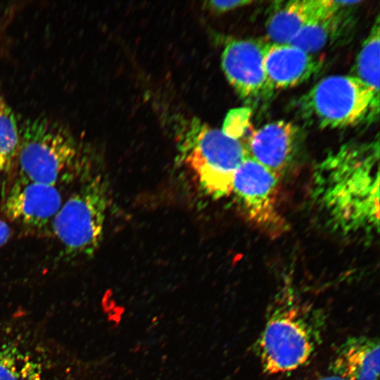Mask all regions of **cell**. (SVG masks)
I'll use <instances>...</instances> for the list:
<instances>
[{
  "label": "cell",
  "mask_w": 380,
  "mask_h": 380,
  "mask_svg": "<svg viewBox=\"0 0 380 380\" xmlns=\"http://www.w3.org/2000/svg\"><path fill=\"white\" fill-rule=\"evenodd\" d=\"M191 124L179 144L182 160L207 195L229 196L234 174L248 156L246 142L223 129Z\"/></svg>",
  "instance_id": "5"
},
{
  "label": "cell",
  "mask_w": 380,
  "mask_h": 380,
  "mask_svg": "<svg viewBox=\"0 0 380 380\" xmlns=\"http://www.w3.org/2000/svg\"><path fill=\"white\" fill-rule=\"evenodd\" d=\"M251 3L253 1L249 0L210 1L208 6L216 12L222 13L247 6Z\"/></svg>",
  "instance_id": "18"
},
{
  "label": "cell",
  "mask_w": 380,
  "mask_h": 380,
  "mask_svg": "<svg viewBox=\"0 0 380 380\" xmlns=\"http://www.w3.org/2000/svg\"><path fill=\"white\" fill-rule=\"evenodd\" d=\"M329 369L331 374L347 380H378L379 339L366 336L348 338L337 348Z\"/></svg>",
  "instance_id": "13"
},
{
  "label": "cell",
  "mask_w": 380,
  "mask_h": 380,
  "mask_svg": "<svg viewBox=\"0 0 380 380\" xmlns=\"http://www.w3.org/2000/svg\"><path fill=\"white\" fill-rule=\"evenodd\" d=\"M318 380H347V379L336 376V375L331 374L329 376L320 378Z\"/></svg>",
  "instance_id": "20"
},
{
  "label": "cell",
  "mask_w": 380,
  "mask_h": 380,
  "mask_svg": "<svg viewBox=\"0 0 380 380\" xmlns=\"http://www.w3.org/2000/svg\"><path fill=\"white\" fill-rule=\"evenodd\" d=\"M13 167L17 175L59 186L77 179L89 165L82 148L63 125L43 118L26 119Z\"/></svg>",
  "instance_id": "3"
},
{
  "label": "cell",
  "mask_w": 380,
  "mask_h": 380,
  "mask_svg": "<svg viewBox=\"0 0 380 380\" xmlns=\"http://www.w3.org/2000/svg\"><path fill=\"white\" fill-rule=\"evenodd\" d=\"M75 190L63 203L51 231L65 259L93 255L103 236L108 205L107 186L101 175L87 166L77 178Z\"/></svg>",
  "instance_id": "4"
},
{
  "label": "cell",
  "mask_w": 380,
  "mask_h": 380,
  "mask_svg": "<svg viewBox=\"0 0 380 380\" xmlns=\"http://www.w3.org/2000/svg\"><path fill=\"white\" fill-rule=\"evenodd\" d=\"M20 142V126L15 114L0 95V164L12 169Z\"/></svg>",
  "instance_id": "17"
},
{
  "label": "cell",
  "mask_w": 380,
  "mask_h": 380,
  "mask_svg": "<svg viewBox=\"0 0 380 380\" xmlns=\"http://www.w3.org/2000/svg\"><path fill=\"white\" fill-rule=\"evenodd\" d=\"M12 229L8 221L0 217V248L3 247L12 236Z\"/></svg>",
  "instance_id": "19"
},
{
  "label": "cell",
  "mask_w": 380,
  "mask_h": 380,
  "mask_svg": "<svg viewBox=\"0 0 380 380\" xmlns=\"http://www.w3.org/2000/svg\"><path fill=\"white\" fill-rule=\"evenodd\" d=\"M379 17L373 24L357 54L353 75L373 92L379 100Z\"/></svg>",
  "instance_id": "16"
},
{
  "label": "cell",
  "mask_w": 380,
  "mask_h": 380,
  "mask_svg": "<svg viewBox=\"0 0 380 380\" xmlns=\"http://www.w3.org/2000/svg\"><path fill=\"white\" fill-rule=\"evenodd\" d=\"M300 114L320 128L353 127L379 116V100L353 75H333L317 82L298 101Z\"/></svg>",
  "instance_id": "6"
},
{
  "label": "cell",
  "mask_w": 380,
  "mask_h": 380,
  "mask_svg": "<svg viewBox=\"0 0 380 380\" xmlns=\"http://www.w3.org/2000/svg\"><path fill=\"white\" fill-rule=\"evenodd\" d=\"M362 1H333L291 41L304 51L315 53L348 38L355 26L353 7Z\"/></svg>",
  "instance_id": "11"
},
{
  "label": "cell",
  "mask_w": 380,
  "mask_h": 380,
  "mask_svg": "<svg viewBox=\"0 0 380 380\" xmlns=\"http://www.w3.org/2000/svg\"><path fill=\"white\" fill-rule=\"evenodd\" d=\"M17 341H0V380H46L39 357Z\"/></svg>",
  "instance_id": "15"
},
{
  "label": "cell",
  "mask_w": 380,
  "mask_h": 380,
  "mask_svg": "<svg viewBox=\"0 0 380 380\" xmlns=\"http://www.w3.org/2000/svg\"><path fill=\"white\" fill-rule=\"evenodd\" d=\"M379 141L349 142L317 165L312 201L333 230L345 236H369L379 224Z\"/></svg>",
  "instance_id": "1"
},
{
  "label": "cell",
  "mask_w": 380,
  "mask_h": 380,
  "mask_svg": "<svg viewBox=\"0 0 380 380\" xmlns=\"http://www.w3.org/2000/svg\"><path fill=\"white\" fill-rule=\"evenodd\" d=\"M63 203L58 186L16 175L4 192L1 210L8 221L41 232L51 227Z\"/></svg>",
  "instance_id": "8"
},
{
  "label": "cell",
  "mask_w": 380,
  "mask_h": 380,
  "mask_svg": "<svg viewBox=\"0 0 380 380\" xmlns=\"http://www.w3.org/2000/svg\"><path fill=\"white\" fill-rule=\"evenodd\" d=\"M265 68L272 91L301 84L322 68V58L308 53L290 44H275L266 41Z\"/></svg>",
  "instance_id": "12"
},
{
  "label": "cell",
  "mask_w": 380,
  "mask_h": 380,
  "mask_svg": "<svg viewBox=\"0 0 380 380\" xmlns=\"http://www.w3.org/2000/svg\"><path fill=\"white\" fill-rule=\"evenodd\" d=\"M5 172V171H4V167H3L1 165V164H0V175H1L2 172Z\"/></svg>",
  "instance_id": "21"
},
{
  "label": "cell",
  "mask_w": 380,
  "mask_h": 380,
  "mask_svg": "<svg viewBox=\"0 0 380 380\" xmlns=\"http://www.w3.org/2000/svg\"><path fill=\"white\" fill-rule=\"evenodd\" d=\"M265 43L257 39H234L223 49V72L241 99H255L272 92L265 68Z\"/></svg>",
  "instance_id": "9"
},
{
  "label": "cell",
  "mask_w": 380,
  "mask_h": 380,
  "mask_svg": "<svg viewBox=\"0 0 380 380\" xmlns=\"http://www.w3.org/2000/svg\"><path fill=\"white\" fill-rule=\"evenodd\" d=\"M330 3L331 0H291L279 5L266 22L267 42L289 44Z\"/></svg>",
  "instance_id": "14"
},
{
  "label": "cell",
  "mask_w": 380,
  "mask_h": 380,
  "mask_svg": "<svg viewBox=\"0 0 380 380\" xmlns=\"http://www.w3.org/2000/svg\"><path fill=\"white\" fill-rule=\"evenodd\" d=\"M279 176L248 156L236 168L231 194L245 217L269 236L286 227L279 210Z\"/></svg>",
  "instance_id": "7"
},
{
  "label": "cell",
  "mask_w": 380,
  "mask_h": 380,
  "mask_svg": "<svg viewBox=\"0 0 380 380\" xmlns=\"http://www.w3.org/2000/svg\"><path fill=\"white\" fill-rule=\"evenodd\" d=\"M301 139L299 126L281 120L253 130L246 145L250 157L279 177L293 160Z\"/></svg>",
  "instance_id": "10"
},
{
  "label": "cell",
  "mask_w": 380,
  "mask_h": 380,
  "mask_svg": "<svg viewBox=\"0 0 380 380\" xmlns=\"http://www.w3.org/2000/svg\"><path fill=\"white\" fill-rule=\"evenodd\" d=\"M325 315L291 290L274 302L256 342L262 370L268 374L291 372L306 365L322 343Z\"/></svg>",
  "instance_id": "2"
}]
</instances>
